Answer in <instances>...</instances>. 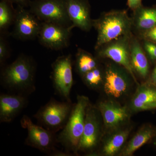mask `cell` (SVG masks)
Returning a JSON list of instances; mask_svg holds the SVG:
<instances>
[{"instance_id":"cell-22","label":"cell","mask_w":156,"mask_h":156,"mask_svg":"<svg viewBox=\"0 0 156 156\" xmlns=\"http://www.w3.org/2000/svg\"><path fill=\"white\" fill-rule=\"evenodd\" d=\"M76 68L82 77L98 66L97 60L90 53L81 49L76 55Z\"/></svg>"},{"instance_id":"cell-27","label":"cell","mask_w":156,"mask_h":156,"mask_svg":"<svg viewBox=\"0 0 156 156\" xmlns=\"http://www.w3.org/2000/svg\"><path fill=\"white\" fill-rule=\"evenodd\" d=\"M141 4L142 0H128L127 1V5L128 7L134 11L142 7Z\"/></svg>"},{"instance_id":"cell-24","label":"cell","mask_w":156,"mask_h":156,"mask_svg":"<svg viewBox=\"0 0 156 156\" xmlns=\"http://www.w3.org/2000/svg\"><path fill=\"white\" fill-rule=\"evenodd\" d=\"M9 47L8 43L3 36L1 35L0 37V64L1 66L4 65L5 62L9 58Z\"/></svg>"},{"instance_id":"cell-31","label":"cell","mask_w":156,"mask_h":156,"mask_svg":"<svg viewBox=\"0 0 156 156\" xmlns=\"http://www.w3.org/2000/svg\"><path fill=\"white\" fill-rule=\"evenodd\" d=\"M155 144H156V142H155Z\"/></svg>"},{"instance_id":"cell-2","label":"cell","mask_w":156,"mask_h":156,"mask_svg":"<svg viewBox=\"0 0 156 156\" xmlns=\"http://www.w3.org/2000/svg\"><path fill=\"white\" fill-rule=\"evenodd\" d=\"M90 104L88 97L78 95L76 102L73 105L67 122L57 135V142L67 152H72L75 154L77 153L83 131L87 108Z\"/></svg>"},{"instance_id":"cell-10","label":"cell","mask_w":156,"mask_h":156,"mask_svg":"<svg viewBox=\"0 0 156 156\" xmlns=\"http://www.w3.org/2000/svg\"><path fill=\"white\" fill-rule=\"evenodd\" d=\"M71 30L69 27L55 24L42 23L38 38L39 42L52 50H60L69 45Z\"/></svg>"},{"instance_id":"cell-21","label":"cell","mask_w":156,"mask_h":156,"mask_svg":"<svg viewBox=\"0 0 156 156\" xmlns=\"http://www.w3.org/2000/svg\"><path fill=\"white\" fill-rule=\"evenodd\" d=\"M17 11L14 9L13 3L8 0L0 2V30L5 32L12 24L16 18Z\"/></svg>"},{"instance_id":"cell-1","label":"cell","mask_w":156,"mask_h":156,"mask_svg":"<svg viewBox=\"0 0 156 156\" xmlns=\"http://www.w3.org/2000/svg\"><path fill=\"white\" fill-rule=\"evenodd\" d=\"M36 63L33 58L21 54L1 73V85L10 93L27 96L36 90Z\"/></svg>"},{"instance_id":"cell-12","label":"cell","mask_w":156,"mask_h":156,"mask_svg":"<svg viewBox=\"0 0 156 156\" xmlns=\"http://www.w3.org/2000/svg\"><path fill=\"white\" fill-rule=\"evenodd\" d=\"M103 83L105 93L115 98H119L126 94L130 86L126 73L114 65L109 66L107 68Z\"/></svg>"},{"instance_id":"cell-30","label":"cell","mask_w":156,"mask_h":156,"mask_svg":"<svg viewBox=\"0 0 156 156\" xmlns=\"http://www.w3.org/2000/svg\"><path fill=\"white\" fill-rule=\"evenodd\" d=\"M154 108H156V101L149 105L147 108V110Z\"/></svg>"},{"instance_id":"cell-17","label":"cell","mask_w":156,"mask_h":156,"mask_svg":"<svg viewBox=\"0 0 156 156\" xmlns=\"http://www.w3.org/2000/svg\"><path fill=\"white\" fill-rule=\"evenodd\" d=\"M156 101V89L141 86L131 101V106L135 111L147 110V106Z\"/></svg>"},{"instance_id":"cell-13","label":"cell","mask_w":156,"mask_h":156,"mask_svg":"<svg viewBox=\"0 0 156 156\" xmlns=\"http://www.w3.org/2000/svg\"><path fill=\"white\" fill-rule=\"evenodd\" d=\"M66 9L72 23L70 29L77 27L84 31L90 30L92 26L88 0H66Z\"/></svg>"},{"instance_id":"cell-16","label":"cell","mask_w":156,"mask_h":156,"mask_svg":"<svg viewBox=\"0 0 156 156\" xmlns=\"http://www.w3.org/2000/svg\"><path fill=\"white\" fill-rule=\"evenodd\" d=\"M130 56L134 70L142 77H146L149 72L148 62L139 42L135 39L130 44Z\"/></svg>"},{"instance_id":"cell-26","label":"cell","mask_w":156,"mask_h":156,"mask_svg":"<svg viewBox=\"0 0 156 156\" xmlns=\"http://www.w3.org/2000/svg\"><path fill=\"white\" fill-rule=\"evenodd\" d=\"M142 36L147 41L156 43V25L152 28L144 31Z\"/></svg>"},{"instance_id":"cell-11","label":"cell","mask_w":156,"mask_h":156,"mask_svg":"<svg viewBox=\"0 0 156 156\" xmlns=\"http://www.w3.org/2000/svg\"><path fill=\"white\" fill-rule=\"evenodd\" d=\"M101 57L110 58L116 63L122 66L128 72L136 83L134 69L131 64L130 45L128 36L114 41L107 47L98 51Z\"/></svg>"},{"instance_id":"cell-25","label":"cell","mask_w":156,"mask_h":156,"mask_svg":"<svg viewBox=\"0 0 156 156\" xmlns=\"http://www.w3.org/2000/svg\"><path fill=\"white\" fill-rule=\"evenodd\" d=\"M144 48L151 58L156 60V45L147 41L144 43Z\"/></svg>"},{"instance_id":"cell-8","label":"cell","mask_w":156,"mask_h":156,"mask_svg":"<svg viewBox=\"0 0 156 156\" xmlns=\"http://www.w3.org/2000/svg\"><path fill=\"white\" fill-rule=\"evenodd\" d=\"M11 36L21 41L33 40L38 36L42 22L25 7L17 5Z\"/></svg>"},{"instance_id":"cell-6","label":"cell","mask_w":156,"mask_h":156,"mask_svg":"<svg viewBox=\"0 0 156 156\" xmlns=\"http://www.w3.org/2000/svg\"><path fill=\"white\" fill-rule=\"evenodd\" d=\"M20 122L21 127L27 131L25 144L49 154L56 149L58 143L56 133L34 124L27 115H23Z\"/></svg>"},{"instance_id":"cell-3","label":"cell","mask_w":156,"mask_h":156,"mask_svg":"<svg viewBox=\"0 0 156 156\" xmlns=\"http://www.w3.org/2000/svg\"><path fill=\"white\" fill-rule=\"evenodd\" d=\"M131 25V20L124 10L110 11L92 20V26L98 32L95 50L120 38L128 36Z\"/></svg>"},{"instance_id":"cell-4","label":"cell","mask_w":156,"mask_h":156,"mask_svg":"<svg viewBox=\"0 0 156 156\" xmlns=\"http://www.w3.org/2000/svg\"><path fill=\"white\" fill-rule=\"evenodd\" d=\"M73 104L71 101H58L51 98L34 115L38 125L56 133L65 126Z\"/></svg>"},{"instance_id":"cell-14","label":"cell","mask_w":156,"mask_h":156,"mask_svg":"<svg viewBox=\"0 0 156 156\" xmlns=\"http://www.w3.org/2000/svg\"><path fill=\"white\" fill-rule=\"evenodd\" d=\"M28 103L27 96L13 94L0 95V122H12L26 107Z\"/></svg>"},{"instance_id":"cell-20","label":"cell","mask_w":156,"mask_h":156,"mask_svg":"<svg viewBox=\"0 0 156 156\" xmlns=\"http://www.w3.org/2000/svg\"><path fill=\"white\" fill-rule=\"evenodd\" d=\"M136 26L141 30H149L156 25V8L140 7L136 10Z\"/></svg>"},{"instance_id":"cell-15","label":"cell","mask_w":156,"mask_h":156,"mask_svg":"<svg viewBox=\"0 0 156 156\" xmlns=\"http://www.w3.org/2000/svg\"><path fill=\"white\" fill-rule=\"evenodd\" d=\"M97 108L100 112L105 128L113 129L126 122L129 118L127 108L112 101H100Z\"/></svg>"},{"instance_id":"cell-18","label":"cell","mask_w":156,"mask_h":156,"mask_svg":"<svg viewBox=\"0 0 156 156\" xmlns=\"http://www.w3.org/2000/svg\"><path fill=\"white\" fill-rule=\"evenodd\" d=\"M131 131L130 128H126L112 134L104 143L102 154L106 156H113L116 154L126 142Z\"/></svg>"},{"instance_id":"cell-29","label":"cell","mask_w":156,"mask_h":156,"mask_svg":"<svg viewBox=\"0 0 156 156\" xmlns=\"http://www.w3.org/2000/svg\"><path fill=\"white\" fill-rule=\"evenodd\" d=\"M152 80L154 83L156 84V67L154 70L153 72L152 75Z\"/></svg>"},{"instance_id":"cell-7","label":"cell","mask_w":156,"mask_h":156,"mask_svg":"<svg viewBox=\"0 0 156 156\" xmlns=\"http://www.w3.org/2000/svg\"><path fill=\"white\" fill-rule=\"evenodd\" d=\"M52 69L51 78L55 92L63 101H71L70 95L73 84L71 55L58 57L52 63Z\"/></svg>"},{"instance_id":"cell-5","label":"cell","mask_w":156,"mask_h":156,"mask_svg":"<svg viewBox=\"0 0 156 156\" xmlns=\"http://www.w3.org/2000/svg\"><path fill=\"white\" fill-rule=\"evenodd\" d=\"M29 7L30 11L42 22L55 23L69 28L71 26L66 0H33L30 1Z\"/></svg>"},{"instance_id":"cell-28","label":"cell","mask_w":156,"mask_h":156,"mask_svg":"<svg viewBox=\"0 0 156 156\" xmlns=\"http://www.w3.org/2000/svg\"><path fill=\"white\" fill-rule=\"evenodd\" d=\"M12 3H15L17 5L24 7H29L30 1V0H8Z\"/></svg>"},{"instance_id":"cell-19","label":"cell","mask_w":156,"mask_h":156,"mask_svg":"<svg viewBox=\"0 0 156 156\" xmlns=\"http://www.w3.org/2000/svg\"><path fill=\"white\" fill-rule=\"evenodd\" d=\"M154 134V130L151 127H142L128 142L122 154L124 156L131 155L135 151L147 142Z\"/></svg>"},{"instance_id":"cell-23","label":"cell","mask_w":156,"mask_h":156,"mask_svg":"<svg viewBox=\"0 0 156 156\" xmlns=\"http://www.w3.org/2000/svg\"><path fill=\"white\" fill-rule=\"evenodd\" d=\"M82 78L85 83L92 88L99 87L104 80L102 72L98 66L85 74Z\"/></svg>"},{"instance_id":"cell-9","label":"cell","mask_w":156,"mask_h":156,"mask_svg":"<svg viewBox=\"0 0 156 156\" xmlns=\"http://www.w3.org/2000/svg\"><path fill=\"white\" fill-rule=\"evenodd\" d=\"M101 115L96 107L89 105L78 151H89L98 144L101 136Z\"/></svg>"}]
</instances>
